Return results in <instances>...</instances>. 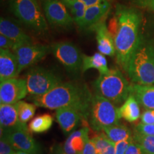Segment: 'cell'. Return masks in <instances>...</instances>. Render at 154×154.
<instances>
[{
    "instance_id": "obj_38",
    "label": "cell",
    "mask_w": 154,
    "mask_h": 154,
    "mask_svg": "<svg viewBox=\"0 0 154 154\" xmlns=\"http://www.w3.org/2000/svg\"><path fill=\"white\" fill-rule=\"evenodd\" d=\"M15 154H29L27 153H24V152H22V151H17Z\"/></svg>"
},
{
    "instance_id": "obj_26",
    "label": "cell",
    "mask_w": 154,
    "mask_h": 154,
    "mask_svg": "<svg viewBox=\"0 0 154 154\" xmlns=\"http://www.w3.org/2000/svg\"><path fill=\"white\" fill-rule=\"evenodd\" d=\"M17 103L19 121L26 124L29 121L33 118L35 114L36 106L34 103H27L24 101H19Z\"/></svg>"
},
{
    "instance_id": "obj_24",
    "label": "cell",
    "mask_w": 154,
    "mask_h": 154,
    "mask_svg": "<svg viewBox=\"0 0 154 154\" xmlns=\"http://www.w3.org/2000/svg\"><path fill=\"white\" fill-rule=\"evenodd\" d=\"M61 1L70 11L74 20V23H76L79 27L84 20L86 9L87 8L85 4L81 0H61Z\"/></svg>"
},
{
    "instance_id": "obj_33",
    "label": "cell",
    "mask_w": 154,
    "mask_h": 154,
    "mask_svg": "<svg viewBox=\"0 0 154 154\" xmlns=\"http://www.w3.org/2000/svg\"><path fill=\"white\" fill-rule=\"evenodd\" d=\"M126 154H144V153L141 146L133 139L127 148Z\"/></svg>"
},
{
    "instance_id": "obj_3",
    "label": "cell",
    "mask_w": 154,
    "mask_h": 154,
    "mask_svg": "<svg viewBox=\"0 0 154 154\" xmlns=\"http://www.w3.org/2000/svg\"><path fill=\"white\" fill-rule=\"evenodd\" d=\"M126 72L134 84L154 85V41L142 35Z\"/></svg>"
},
{
    "instance_id": "obj_25",
    "label": "cell",
    "mask_w": 154,
    "mask_h": 154,
    "mask_svg": "<svg viewBox=\"0 0 154 154\" xmlns=\"http://www.w3.org/2000/svg\"><path fill=\"white\" fill-rule=\"evenodd\" d=\"M53 117L49 114L38 116L32 119L29 125V129L31 132L42 134L49 131L53 124Z\"/></svg>"
},
{
    "instance_id": "obj_34",
    "label": "cell",
    "mask_w": 154,
    "mask_h": 154,
    "mask_svg": "<svg viewBox=\"0 0 154 154\" xmlns=\"http://www.w3.org/2000/svg\"><path fill=\"white\" fill-rule=\"evenodd\" d=\"M141 122L147 124H154V109H149L143 111L140 116Z\"/></svg>"
},
{
    "instance_id": "obj_30",
    "label": "cell",
    "mask_w": 154,
    "mask_h": 154,
    "mask_svg": "<svg viewBox=\"0 0 154 154\" xmlns=\"http://www.w3.org/2000/svg\"><path fill=\"white\" fill-rule=\"evenodd\" d=\"M135 132L146 136H154V124H147L140 123L135 128Z\"/></svg>"
},
{
    "instance_id": "obj_6",
    "label": "cell",
    "mask_w": 154,
    "mask_h": 154,
    "mask_svg": "<svg viewBox=\"0 0 154 154\" xmlns=\"http://www.w3.org/2000/svg\"><path fill=\"white\" fill-rule=\"evenodd\" d=\"M88 121L96 131H103L106 128L119 124L121 116L119 108L98 94H94L88 112Z\"/></svg>"
},
{
    "instance_id": "obj_28",
    "label": "cell",
    "mask_w": 154,
    "mask_h": 154,
    "mask_svg": "<svg viewBox=\"0 0 154 154\" xmlns=\"http://www.w3.org/2000/svg\"><path fill=\"white\" fill-rule=\"evenodd\" d=\"M17 151L9 143L5 136L1 135L0 138V154H15Z\"/></svg>"
},
{
    "instance_id": "obj_22",
    "label": "cell",
    "mask_w": 154,
    "mask_h": 154,
    "mask_svg": "<svg viewBox=\"0 0 154 154\" xmlns=\"http://www.w3.org/2000/svg\"><path fill=\"white\" fill-rule=\"evenodd\" d=\"M119 114L121 118L129 123L135 122L140 117L139 103L132 94H130L119 108Z\"/></svg>"
},
{
    "instance_id": "obj_12",
    "label": "cell",
    "mask_w": 154,
    "mask_h": 154,
    "mask_svg": "<svg viewBox=\"0 0 154 154\" xmlns=\"http://www.w3.org/2000/svg\"><path fill=\"white\" fill-rule=\"evenodd\" d=\"M28 94L26 80L13 78L0 83V104H14Z\"/></svg>"
},
{
    "instance_id": "obj_10",
    "label": "cell",
    "mask_w": 154,
    "mask_h": 154,
    "mask_svg": "<svg viewBox=\"0 0 154 154\" xmlns=\"http://www.w3.org/2000/svg\"><path fill=\"white\" fill-rule=\"evenodd\" d=\"M1 135L12 145L17 151H22L29 154H43V149L32 136L28 127L2 132Z\"/></svg>"
},
{
    "instance_id": "obj_27",
    "label": "cell",
    "mask_w": 154,
    "mask_h": 154,
    "mask_svg": "<svg viewBox=\"0 0 154 154\" xmlns=\"http://www.w3.org/2000/svg\"><path fill=\"white\" fill-rule=\"evenodd\" d=\"M134 139L141 146L144 154H154V136H146L135 132Z\"/></svg>"
},
{
    "instance_id": "obj_4",
    "label": "cell",
    "mask_w": 154,
    "mask_h": 154,
    "mask_svg": "<svg viewBox=\"0 0 154 154\" xmlns=\"http://www.w3.org/2000/svg\"><path fill=\"white\" fill-rule=\"evenodd\" d=\"M95 94L119 105L126 101L131 94V84L119 69H110L99 74L93 84Z\"/></svg>"
},
{
    "instance_id": "obj_18",
    "label": "cell",
    "mask_w": 154,
    "mask_h": 154,
    "mask_svg": "<svg viewBox=\"0 0 154 154\" xmlns=\"http://www.w3.org/2000/svg\"><path fill=\"white\" fill-rule=\"evenodd\" d=\"M19 74L18 62L14 51L0 49V82L17 78Z\"/></svg>"
},
{
    "instance_id": "obj_36",
    "label": "cell",
    "mask_w": 154,
    "mask_h": 154,
    "mask_svg": "<svg viewBox=\"0 0 154 154\" xmlns=\"http://www.w3.org/2000/svg\"><path fill=\"white\" fill-rule=\"evenodd\" d=\"M50 154H67L63 150L62 144H56L51 148Z\"/></svg>"
},
{
    "instance_id": "obj_16",
    "label": "cell",
    "mask_w": 154,
    "mask_h": 154,
    "mask_svg": "<svg viewBox=\"0 0 154 154\" xmlns=\"http://www.w3.org/2000/svg\"><path fill=\"white\" fill-rule=\"evenodd\" d=\"M27 127L26 124L19 121L17 103L0 104V128L6 132L19 128Z\"/></svg>"
},
{
    "instance_id": "obj_9",
    "label": "cell",
    "mask_w": 154,
    "mask_h": 154,
    "mask_svg": "<svg viewBox=\"0 0 154 154\" xmlns=\"http://www.w3.org/2000/svg\"><path fill=\"white\" fill-rule=\"evenodd\" d=\"M42 9L48 24L57 27L69 28L74 20L61 0H41Z\"/></svg>"
},
{
    "instance_id": "obj_5",
    "label": "cell",
    "mask_w": 154,
    "mask_h": 154,
    "mask_svg": "<svg viewBox=\"0 0 154 154\" xmlns=\"http://www.w3.org/2000/svg\"><path fill=\"white\" fill-rule=\"evenodd\" d=\"M8 3L11 13L25 26L38 34L48 32L43 9L36 0H8Z\"/></svg>"
},
{
    "instance_id": "obj_23",
    "label": "cell",
    "mask_w": 154,
    "mask_h": 154,
    "mask_svg": "<svg viewBox=\"0 0 154 154\" xmlns=\"http://www.w3.org/2000/svg\"><path fill=\"white\" fill-rule=\"evenodd\" d=\"M113 143H118L132 138L131 131L128 127L121 124H116L106 128L103 131Z\"/></svg>"
},
{
    "instance_id": "obj_37",
    "label": "cell",
    "mask_w": 154,
    "mask_h": 154,
    "mask_svg": "<svg viewBox=\"0 0 154 154\" xmlns=\"http://www.w3.org/2000/svg\"><path fill=\"white\" fill-rule=\"evenodd\" d=\"M85 4L86 7H91V6L99 5L106 2H111V0H81Z\"/></svg>"
},
{
    "instance_id": "obj_17",
    "label": "cell",
    "mask_w": 154,
    "mask_h": 154,
    "mask_svg": "<svg viewBox=\"0 0 154 154\" xmlns=\"http://www.w3.org/2000/svg\"><path fill=\"white\" fill-rule=\"evenodd\" d=\"M111 2L87 7L84 20L79 26L82 29H91L96 24L106 20V17L111 9Z\"/></svg>"
},
{
    "instance_id": "obj_35",
    "label": "cell",
    "mask_w": 154,
    "mask_h": 154,
    "mask_svg": "<svg viewBox=\"0 0 154 154\" xmlns=\"http://www.w3.org/2000/svg\"><path fill=\"white\" fill-rule=\"evenodd\" d=\"M82 154H97L92 139H89L88 140L85 147H84Z\"/></svg>"
},
{
    "instance_id": "obj_2",
    "label": "cell",
    "mask_w": 154,
    "mask_h": 154,
    "mask_svg": "<svg viewBox=\"0 0 154 154\" xmlns=\"http://www.w3.org/2000/svg\"><path fill=\"white\" fill-rule=\"evenodd\" d=\"M93 94L84 83L61 82L42 96H32L30 100L38 107L57 110L63 108L78 109L87 119Z\"/></svg>"
},
{
    "instance_id": "obj_1",
    "label": "cell",
    "mask_w": 154,
    "mask_h": 154,
    "mask_svg": "<svg viewBox=\"0 0 154 154\" xmlns=\"http://www.w3.org/2000/svg\"><path fill=\"white\" fill-rule=\"evenodd\" d=\"M109 28L114 38L116 59L126 71L131 57L141 39L143 17L136 7L119 5Z\"/></svg>"
},
{
    "instance_id": "obj_20",
    "label": "cell",
    "mask_w": 154,
    "mask_h": 154,
    "mask_svg": "<svg viewBox=\"0 0 154 154\" xmlns=\"http://www.w3.org/2000/svg\"><path fill=\"white\" fill-rule=\"evenodd\" d=\"M146 110L154 109V85H131V94Z\"/></svg>"
},
{
    "instance_id": "obj_32",
    "label": "cell",
    "mask_w": 154,
    "mask_h": 154,
    "mask_svg": "<svg viewBox=\"0 0 154 154\" xmlns=\"http://www.w3.org/2000/svg\"><path fill=\"white\" fill-rule=\"evenodd\" d=\"M134 138H131L129 139H127L122 141L118 142L115 143V149H116V154H126V151L128 145L132 141Z\"/></svg>"
},
{
    "instance_id": "obj_19",
    "label": "cell",
    "mask_w": 154,
    "mask_h": 154,
    "mask_svg": "<svg viewBox=\"0 0 154 154\" xmlns=\"http://www.w3.org/2000/svg\"><path fill=\"white\" fill-rule=\"evenodd\" d=\"M88 132V128L83 127L69 134V137L63 144L65 152L67 154H82L86 143L90 139Z\"/></svg>"
},
{
    "instance_id": "obj_11",
    "label": "cell",
    "mask_w": 154,
    "mask_h": 154,
    "mask_svg": "<svg viewBox=\"0 0 154 154\" xmlns=\"http://www.w3.org/2000/svg\"><path fill=\"white\" fill-rule=\"evenodd\" d=\"M49 51L50 46L44 44L32 43L17 47L14 51V53L18 62L19 74L44 59Z\"/></svg>"
},
{
    "instance_id": "obj_7",
    "label": "cell",
    "mask_w": 154,
    "mask_h": 154,
    "mask_svg": "<svg viewBox=\"0 0 154 154\" xmlns=\"http://www.w3.org/2000/svg\"><path fill=\"white\" fill-rule=\"evenodd\" d=\"M25 80L28 94L32 96L44 95L62 82L61 77L53 71L40 66L30 69Z\"/></svg>"
},
{
    "instance_id": "obj_8",
    "label": "cell",
    "mask_w": 154,
    "mask_h": 154,
    "mask_svg": "<svg viewBox=\"0 0 154 154\" xmlns=\"http://www.w3.org/2000/svg\"><path fill=\"white\" fill-rule=\"evenodd\" d=\"M50 51L63 66L72 74L82 72L83 54L74 44L59 42L50 46Z\"/></svg>"
},
{
    "instance_id": "obj_13",
    "label": "cell",
    "mask_w": 154,
    "mask_h": 154,
    "mask_svg": "<svg viewBox=\"0 0 154 154\" xmlns=\"http://www.w3.org/2000/svg\"><path fill=\"white\" fill-rule=\"evenodd\" d=\"M91 29L95 32L99 52L109 57L115 56L116 47L114 38L108 27L106 20L96 24Z\"/></svg>"
},
{
    "instance_id": "obj_14",
    "label": "cell",
    "mask_w": 154,
    "mask_h": 154,
    "mask_svg": "<svg viewBox=\"0 0 154 154\" xmlns=\"http://www.w3.org/2000/svg\"><path fill=\"white\" fill-rule=\"evenodd\" d=\"M56 118L60 128L65 134L74 131L82 119H86L84 115L74 108H63L56 110Z\"/></svg>"
},
{
    "instance_id": "obj_29",
    "label": "cell",
    "mask_w": 154,
    "mask_h": 154,
    "mask_svg": "<svg viewBox=\"0 0 154 154\" xmlns=\"http://www.w3.org/2000/svg\"><path fill=\"white\" fill-rule=\"evenodd\" d=\"M132 5L138 9H142L154 13V0H131Z\"/></svg>"
},
{
    "instance_id": "obj_21",
    "label": "cell",
    "mask_w": 154,
    "mask_h": 154,
    "mask_svg": "<svg viewBox=\"0 0 154 154\" xmlns=\"http://www.w3.org/2000/svg\"><path fill=\"white\" fill-rule=\"evenodd\" d=\"M96 69L99 74H104L110 69L108 66V62L105 56L100 52H96L93 55L83 54L82 72L84 73L89 69Z\"/></svg>"
},
{
    "instance_id": "obj_15",
    "label": "cell",
    "mask_w": 154,
    "mask_h": 154,
    "mask_svg": "<svg viewBox=\"0 0 154 154\" xmlns=\"http://www.w3.org/2000/svg\"><path fill=\"white\" fill-rule=\"evenodd\" d=\"M0 34L12 40L18 47L24 44L33 43L32 37L20 26L9 19L2 17L0 19Z\"/></svg>"
},
{
    "instance_id": "obj_31",
    "label": "cell",
    "mask_w": 154,
    "mask_h": 154,
    "mask_svg": "<svg viewBox=\"0 0 154 154\" xmlns=\"http://www.w3.org/2000/svg\"><path fill=\"white\" fill-rule=\"evenodd\" d=\"M17 47V45L12 40L0 34V49H7L14 51Z\"/></svg>"
}]
</instances>
